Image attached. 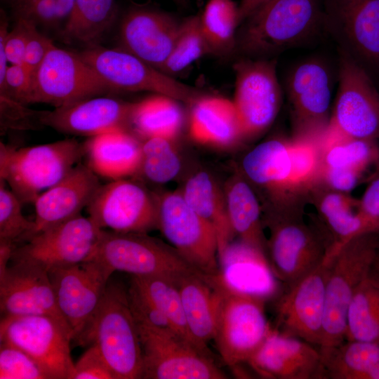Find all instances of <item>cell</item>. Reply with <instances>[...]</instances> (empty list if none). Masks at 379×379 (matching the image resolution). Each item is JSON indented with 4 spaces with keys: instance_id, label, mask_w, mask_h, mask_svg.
Returning <instances> with one entry per match:
<instances>
[{
    "instance_id": "obj_55",
    "label": "cell",
    "mask_w": 379,
    "mask_h": 379,
    "mask_svg": "<svg viewBox=\"0 0 379 379\" xmlns=\"http://www.w3.org/2000/svg\"><path fill=\"white\" fill-rule=\"evenodd\" d=\"M373 268L376 272H379V244H378L377 254H376V257H375V260Z\"/></svg>"
},
{
    "instance_id": "obj_15",
    "label": "cell",
    "mask_w": 379,
    "mask_h": 379,
    "mask_svg": "<svg viewBox=\"0 0 379 379\" xmlns=\"http://www.w3.org/2000/svg\"><path fill=\"white\" fill-rule=\"evenodd\" d=\"M293 137L318 142L331 122L332 77L319 59L306 60L295 66L286 80Z\"/></svg>"
},
{
    "instance_id": "obj_31",
    "label": "cell",
    "mask_w": 379,
    "mask_h": 379,
    "mask_svg": "<svg viewBox=\"0 0 379 379\" xmlns=\"http://www.w3.org/2000/svg\"><path fill=\"white\" fill-rule=\"evenodd\" d=\"M191 105L188 132L194 142L204 145L227 147L244 139L232 100L202 95Z\"/></svg>"
},
{
    "instance_id": "obj_21",
    "label": "cell",
    "mask_w": 379,
    "mask_h": 379,
    "mask_svg": "<svg viewBox=\"0 0 379 379\" xmlns=\"http://www.w3.org/2000/svg\"><path fill=\"white\" fill-rule=\"evenodd\" d=\"M329 264L330 260H324L288 286L277 304L274 328L277 331L301 339L319 348L323 333L325 291Z\"/></svg>"
},
{
    "instance_id": "obj_10",
    "label": "cell",
    "mask_w": 379,
    "mask_h": 379,
    "mask_svg": "<svg viewBox=\"0 0 379 379\" xmlns=\"http://www.w3.org/2000/svg\"><path fill=\"white\" fill-rule=\"evenodd\" d=\"M142 355V379H225L212 357L173 331L136 321Z\"/></svg>"
},
{
    "instance_id": "obj_47",
    "label": "cell",
    "mask_w": 379,
    "mask_h": 379,
    "mask_svg": "<svg viewBox=\"0 0 379 379\" xmlns=\"http://www.w3.org/2000/svg\"><path fill=\"white\" fill-rule=\"evenodd\" d=\"M127 291L130 307L136 321L174 331L165 315L132 278Z\"/></svg>"
},
{
    "instance_id": "obj_37",
    "label": "cell",
    "mask_w": 379,
    "mask_h": 379,
    "mask_svg": "<svg viewBox=\"0 0 379 379\" xmlns=\"http://www.w3.org/2000/svg\"><path fill=\"white\" fill-rule=\"evenodd\" d=\"M346 340L379 344V274L373 268L361 282L350 302Z\"/></svg>"
},
{
    "instance_id": "obj_17",
    "label": "cell",
    "mask_w": 379,
    "mask_h": 379,
    "mask_svg": "<svg viewBox=\"0 0 379 379\" xmlns=\"http://www.w3.org/2000/svg\"><path fill=\"white\" fill-rule=\"evenodd\" d=\"M48 273L58 310L69 328L72 340L80 345L113 273L93 260L54 268Z\"/></svg>"
},
{
    "instance_id": "obj_14",
    "label": "cell",
    "mask_w": 379,
    "mask_h": 379,
    "mask_svg": "<svg viewBox=\"0 0 379 379\" xmlns=\"http://www.w3.org/2000/svg\"><path fill=\"white\" fill-rule=\"evenodd\" d=\"M0 340L22 350L52 379H73L71 332L58 319L46 315L1 317Z\"/></svg>"
},
{
    "instance_id": "obj_32",
    "label": "cell",
    "mask_w": 379,
    "mask_h": 379,
    "mask_svg": "<svg viewBox=\"0 0 379 379\" xmlns=\"http://www.w3.org/2000/svg\"><path fill=\"white\" fill-rule=\"evenodd\" d=\"M224 192L234 234L265 255L262 207L255 190L243 175H235L227 181Z\"/></svg>"
},
{
    "instance_id": "obj_54",
    "label": "cell",
    "mask_w": 379,
    "mask_h": 379,
    "mask_svg": "<svg viewBox=\"0 0 379 379\" xmlns=\"http://www.w3.org/2000/svg\"><path fill=\"white\" fill-rule=\"evenodd\" d=\"M363 379H379V361L365 375Z\"/></svg>"
},
{
    "instance_id": "obj_13",
    "label": "cell",
    "mask_w": 379,
    "mask_h": 379,
    "mask_svg": "<svg viewBox=\"0 0 379 379\" xmlns=\"http://www.w3.org/2000/svg\"><path fill=\"white\" fill-rule=\"evenodd\" d=\"M213 277L222 295L213 340L222 360L234 368L247 363L273 328L266 318V300L232 293L223 287L215 276Z\"/></svg>"
},
{
    "instance_id": "obj_48",
    "label": "cell",
    "mask_w": 379,
    "mask_h": 379,
    "mask_svg": "<svg viewBox=\"0 0 379 379\" xmlns=\"http://www.w3.org/2000/svg\"><path fill=\"white\" fill-rule=\"evenodd\" d=\"M34 91V72L24 64L8 65L0 95L27 105L32 104Z\"/></svg>"
},
{
    "instance_id": "obj_26",
    "label": "cell",
    "mask_w": 379,
    "mask_h": 379,
    "mask_svg": "<svg viewBox=\"0 0 379 379\" xmlns=\"http://www.w3.org/2000/svg\"><path fill=\"white\" fill-rule=\"evenodd\" d=\"M101 185L98 175L87 165L77 164L35 199L34 234L80 215Z\"/></svg>"
},
{
    "instance_id": "obj_45",
    "label": "cell",
    "mask_w": 379,
    "mask_h": 379,
    "mask_svg": "<svg viewBox=\"0 0 379 379\" xmlns=\"http://www.w3.org/2000/svg\"><path fill=\"white\" fill-rule=\"evenodd\" d=\"M0 379H52L31 356L19 347L0 340Z\"/></svg>"
},
{
    "instance_id": "obj_22",
    "label": "cell",
    "mask_w": 379,
    "mask_h": 379,
    "mask_svg": "<svg viewBox=\"0 0 379 379\" xmlns=\"http://www.w3.org/2000/svg\"><path fill=\"white\" fill-rule=\"evenodd\" d=\"M0 310L1 317L49 316L69 328L57 306L48 272L32 264L10 261L0 272Z\"/></svg>"
},
{
    "instance_id": "obj_53",
    "label": "cell",
    "mask_w": 379,
    "mask_h": 379,
    "mask_svg": "<svg viewBox=\"0 0 379 379\" xmlns=\"http://www.w3.org/2000/svg\"><path fill=\"white\" fill-rule=\"evenodd\" d=\"M267 0H241L239 5L240 23Z\"/></svg>"
},
{
    "instance_id": "obj_51",
    "label": "cell",
    "mask_w": 379,
    "mask_h": 379,
    "mask_svg": "<svg viewBox=\"0 0 379 379\" xmlns=\"http://www.w3.org/2000/svg\"><path fill=\"white\" fill-rule=\"evenodd\" d=\"M25 20L27 25V40L24 65L35 73L54 44L49 38L38 30L34 23Z\"/></svg>"
},
{
    "instance_id": "obj_44",
    "label": "cell",
    "mask_w": 379,
    "mask_h": 379,
    "mask_svg": "<svg viewBox=\"0 0 379 379\" xmlns=\"http://www.w3.org/2000/svg\"><path fill=\"white\" fill-rule=\"evenodd\" d=\"M10 2L16 18L46 27L66 22L73 4L65 0H10Z\"/></svg>"
},
{
    "instance_id": "obj_20",
    "label": "cell",
    "mask_w": 379,
    "mask_h": 379,
    "mask_svg": "<svg viewBox=\"0 0 379 379\" xmlns=\"http://www.w3.org/2000/svg\"><path fill=\"white\" fill-rule=\"evenodd\" d=\"M86 210L88 217L102 230L148 233L157 229L156 195L126 178L102 185Z\"/></svg>"
},
{
    "instance_id": "obj_27",
    "label": "cell",
    "mask_w": 379,
    "mask_h": 379,
    "mask_svg": "<svg viewBox=\"0 0 379 379\" xmlns=\"http://www.w3.org/2000/svg\"><path fill=\"white\" fill-rule=\"evenodd\" d=\"M307 203L317 213L315 220L328 241L325 258H333L347 242L361 234L378 232L358 211V199L350 193L316 184L310 191Z\"/></svg>"
},
{
    "instance_id": "obj_58",
    "label": "cell",
    "mask_w": 379,
    "mask_h": 379,
    "mask_svg": "<svg viewBox=\"0 0 379 379\" xmlns=\"http://www.w3.org/2000/svg\"><path fill=\"white\" fill-rule=\"evenodd\" d=\"M379 274V272H378Z\"/></svg>"
},
{
    "instance_id": "obj_38",
    "label": "cell",
    "mask_w": 379,
    "mask_h": 379,
    "mask_svg": "<svg viewBox=\"0 0 379 379\" xmlns=\"http://www.w3.org/2000/svg\"><path fill=\"white\" fill-rule=\"evenodd\" d=\"M321 359L324 379H363L379 361V344L345 340Z\"/></svg>"
},
{
    "instance_id": "obj_42",
    "label": "cell",
    "mask_w": 379,
    "mask_h": 379,
    "mask_svg": "<svg viewBox=\"0 0 379 379\" xmlns=\"http://www.w3.org/2000/svg\"><path fill=\"white\" fill-rule=\"evenodd\" d=\"M172 141L162 137L142 140L141 163L138 174L154 183L167 182L175 178L180 170V161Z\"/></svg>"
},
{
    "instance_id": "obj_43",
    "label": "cell",
    "mask_w": 379,
    "mask_h": 379,
    "mask_svg": "<svg viewBox=\"0 0 379 379\" xmlns=\"http://www.w3.org/2000/svg\"><path fill=\"white\" fill-rule=\"evenodd\" d=\"M5 184L0 179V243L15 246L34 234L36 224L23 215L22 203Z\"/></svg>"
},
{
    "instance_id": "obj_28",
    "label": "cell",
    "mask_w": 379,
    "mask_h": 379,
    "mask_svg": "<svg viewBox=\"0 0 379 379\" xmlns=\"http://www.w3.org/2000/svg\"><path fill=\"white\" fill-rule=\"evenodd\" d=\"M218 262L219 270L214 276L228 291L265 300L273 294L274 276L261 251L240 240L232 241Z\"/></svg>"
},
{
    "instance_id": "obj_3",
    "label": "cell",
    "mask_w": 379,
    "mask_h": 379,
    "mask_svg": "<svg viewBox=\"0 0 379 379\" xmlns=\"http://www.w3.org/2000/svg\"><path fill=\"white\" fill-rule=\"evenodd\" d=\"M379 232L357 236L331 259L325 291L321 358L346 340L347 317L352 299L375 260Z\"/></svg>"
},
{
    "instance_id": "obj_52",
    "label": "cell",
    "mask_w": 379,
    "mask_h": 379,
    "mask_svg": "<svg viewBox=\"0 0 379 379\" xmlns=\"http://www.w3.org/2000/svg\"><path fill=\"white\" fill-rule=\"evenodd\" d=\"M358 211L379 232V169L358 199Z\"/></svg>"
},
{
    "instance_id": "obj_4",
    "label": "cell",
    "mask_w": 379,
    "mask_h": 379,
    "mask_svg": "<svg viewBox=\"0 0 379 379\" xmlns=\"http://www.w3.org/2000/svg\"><path fill=\"white\" fill-rule=\"evenodd\" d=\"M94 343L116 379H141L142 355L128 291L108 283L101 303L80 345Z\"/></svg>"
},
{
    "instance_id": "obj_6",
    "label": "cell",
    "mask_w": 379,
    "mask_h": 379,
    "mask_svg": "<svg viewBox=\"0 0 379 379\" xmlns=\"http://www.w3.org/2000/svg\"><path fill=\"white\" fill-rule=\"evenodd\" d=\"M91 260L100 262L112 273L124 272L136 277L173 278L187 272H199L171 245L147 233L102 230Z\"/></svg>"
},
{
    "instance_id": "obj_16",
    "label": "cell",
    "mask_w": 379,
    "mask_h": 379,
    "mask_svg": "<svg viewBox=\"0 0 379 379\" xmlns=\"http://www.w3.org/2000/svg\"><path fill=\"white\" fill-rule=\"evenodd\" d=\"M102 229L81 214L36 233L13 248L10 261L49 270L90 260Z\"/></svg>"
},
{
    "instance_id": "obj_41",
    "label": "cell",
    "mask_w": 379,
    "mask_h": 379,
    "mask_svg": "<svg viewBox=\"0 0 379 379\" xmlns=\"http://www.w3.org/2000/svg\"><path fill=\"white\" fill-rule=\"evenodd\" d=\"M207 54H211V50L201 29L200 16L188 17L180 22L171 52L161 71L173 77Z\"/></svg>"
},
{
    "instance_id": "obj_34",
    "label": "cell",
    "mask_w": 379,
    "mask_h": 379,
    "mask_svg": "<svg viewBox=\"0 0 379 379\" xmlns=\"http://www.w3.org/2000/svg\"><path fill=\"white\" fill-rule=\"evenodd\" d=\"M179 100L155 94L133 102L128 121V131L144 140L162 137L173 140L180 133L184 120Z\"/></svg>"
},
{
    "instance_id": "obj_49",
    "label": "cell",
    "mask_w": 379,
    "mask_h": 379,
    "mask_svg": "<svg viewBox=\"0 0 379 379\" xmlns=\"http://www.w3.org/2000/svg\"><path fill=\"white\" fill-rule=\"evenodd\" d=\"M27 40V21L16 18L13 28L8 31L5 13L1 11L0 25V43L3 44L7 60L11 65L24 64Z\"/></svg>"
},
{
    "instance_id": "obj_8",
    "label": "cell",
    "mask_w": 379,
    "mask_h": 379,
    "mask_svg": "<svg viewBox=\"0 0 379 379\" xmlns=\"http://www.w3.org/2000/svg\"><path fill=\"white\" fill-rule=\"evenodd\" d=\"M323 29L374 81L379 78V0H322Z\"/></svg>"
},
{
    "instance_id": "obj_24",
    "label": "cell",
    "mask_w": 379,
    "mask_h": 379,
    "mask_svg": "<svg viewBox=\"0 0 379 379\" xmlns=\"http://www.w3.org/2000/svg\"><path fill=\"white\" fill-rule=\"evenodd\" d=\"M247 363L263 378L324 379L319 348L274 328Z\"/></svg>"
},
{
    "instance_id": "obj_35",
    "label": "cell",
    "mask_w": 379,
    "mask_h": 379,
    "mask_svg": "<svg viewBox=\"0 0 379 379\" xmlns=\"http://www.w3.org/2000/svg\"><path fill=\"white\" fill-rule=\"evenodd\" d=\"M318 145L319 168H350L365 173L379 163L378 142L346 136L331 124Z\"/></svg>"
},
{
    "instance_id": "obj_57",
    "label": "cell",
    "mask_w": 379,
    "mask_h": 379,
    "mask_svg": "<svg viewBox=\"0 0 379 379\" xmlns=\"http://www.w3.org/2000/svg\"><path fill=\"white\" fill-rule=\"evenodd\" d=\"M178 1H183V0H178Z\"/></svg>"
},
{
    "instance_id": "obj_2",
    "label": "cell",
    "mask_w": 379,
    "mask_h": 379,
    "mask_svg": "<svg viewBox=\"0 0 379 379\" xmlns=\"http://www.w3.org/2000/svg\"><path fill=\"white\" fill-rule=\"evenodd\" d=\"M304 209L263 211L269 230L265 255L276 279L287 286L319 265L328 251V241L315 220L305 219Z\"/></svg>"
},
{
    "instance_id": "obj_11",
    "label": "cell",
    "mask_w": 379,
    "mask_h": 379,
    "mask_svg": "<svg viewBox=\"0 0 379 379\" xmlns=\"http://www.w3.org/2000/svg\"><path fill=\"white\" fill-rule=\"evenodd\" d=\"M235 74L232 102L244 139L263 133L275 120L282 101V91L274 58L241 57L233 66Z\"/></svg>"
},
{
    "instance_id": "obj_12",
    "label": "cell",
    "mask_w": 379,
    "mask_h": 379,
    "mask_svg": "<svg viewBox=\"0 0 379 379\" xmlns=\"http://www.w3.org/2000/svg\"><path fill=\"white\" fill-rule=\"evenodd\" d=\"M157 229L193 267L207 275L219 270L214 229L186 202L181 192L156 195Z\"/></svg>"
},
{
    "instance_id": "obj_40",
    "label": "cell",
    "mask_w": 379,
    "mask_h": 379,
    "mask_svg": "<svg viewBox=\"0 0 379 379\" xmlns=\"http://www.w3.org/2000/svg\"><path fill=\"white\" fill-rule=\"evenodd\" d=\"M131 278L149 296L167 318L173 330L199 351L211 356L192 335L186 320L178 289L172 277L164 276L136 277Z\"/></svg>"
},
{
    "instance_id": "obj_50",
    "label": "cell",
    "mask_w": 379,
    "mask_h": 379,
    "mask_svg": "<svg viewBox=\"0 0 379 379\" xmlns=\"http://www.w3.org/2000/svg\"><path fill=\"white\" fill-rule=\"evenodd\" d=\"M73 379H116L97 346L92 343L74 363Z\"/></svg>"
},
{
    "instance_id": "obj_1",
    "label": "cell",
    "mask_w": 379,
    "mask_h": 379,
    "mask_svg": "<svg viewBox=\"0 0 379 379\" xmlns=\"http://www.w3.org/2000/svg\"><path fill=\"white\" fill-rule=\"evenodd\" d=\"M243 22L236 52L270 58L324 32L322 0H267Z\"/></svg>"
},
{
    "instance_id": "obj_23",
    "label": "cell",
    "mask_w": 379,
    "mask_h": 379,
    "mask_svg": "<svg viewBox=\"0 0 379 379\" xmlns=\"http://www.w3.org/2000/svg\"><path fill=\"white\" fill-rule=\"evenodd\" d=\"M180 23L166 12L133 7L120 25L121 48L161 70L171 52Z\"/></svg>"
},
{
    "instance_id": "obj_30",
    "label": "cell",
    "mask_w": 379,
    "mask_h": 379,
    "mask_svg": "<svg viewBox=\"0 0 379 379\" xmlns=\"http://www.w3.org/2000/svg\"><path fill=\"white\" fill-rule=\"evenodd\" d=\"M85 164L97 175L112 180L138 174L142 140L126 131L90 137L83 144Z\"/></svg>"
},
{
    "instance_id": "obj_25",
    "label": "cell",
    "mask_w": 379,
    "mask_h": 379,
    "mask_svg": "<svg viewBox=\"0 0 379 379\" xmlns=\"http://www.w3.org/2000/svg\"><path fill=\"white\" fill-rule=\"evenodd\" d=\"M132 105L133 102L114 98L93 97L43 111L41 122L44 126L62 133L88 138L111 131H128Z\"/></svg>"
},
{
    "instance_id": "obj_19",
    "label": "cell",
    "mask_w": 379,
    "mask_h": 379,
    "mask_svg": "<svg viewBox=\"0 0 379 379\" xmlns=\"http://www.w3.org/2000/svg\"><path fill=\"white\" fill-rule=\"evenodd\" d=\"M108 89L79 53L54 45L34 73L32 103L60 107L93 98Z\"/></svg>"
},
{
    "instance_id": "obj_46",
    "label": "cell",
    "mask_w": 379,
    "mask_h": 379,
    "mask_svg": "<svg viewBox=\"0 0 379 379\" xmlns=\"http://www.w3.org/2000/svg\"><path fill=\"white\" fill-rule=\"evenodd\" d=\"M43 111L29 109L27 105L0 95V120L1 133L8 130H31L44 126Z\"/></svg>"
},
{
    "instance_id": "obj_7",
    "label": "cell",
    "mask_w": 379,
    "mask_h": 379,
    "mask_svg": "<svg viewBox=\"0 0 379 379\" xmlns=\"http://www.w3.org/2000/svg\"><path fill=\"white\" fill-rule=\"evenodd\" d=\"M242 175L263 193L262 211L305 208L309 190L293 163L291 139L272 138L250 150L241 161Z\"/></svg>"
},
{
    "instance_id": "obj_9",
    "label": "cell",
    "mask_w": 379,
    "mask_h": 379,
    "mask_svg": "<svg viewBox=\"0 0 379 379\" xmlns=\"http://www.w3.org/2000/svg\"><path fill=\"white\" fill-rule=\"evenodd\" d=\"M78 53L109 89L149 91L190 105L203 95L122 48L94 45Z\"/></svg>"
},
{
    "instance_id": "obj_36",
    "label": "cell",
    "mask_w": 379,
    "mask_h": 379,
    "mask_svg": "<svg viewBox=\"0 0 379 379\" xmlns=\"http://www.w3.org/2000/svg\"><path fill=\"white\" fill-rule=\"evenodd\" d=\"M118 15L115 0H74L61 35L67 41L97 45Z\"/></svg>"
},
{
    "instance_id": "obj_29",
    "label": "cell",
    "mask_w": 379,
    "mask_h": 379,
    "mask_svg": "<svg viewBox=\"0 0 379 379\" xmlns=\"http://www.w3.org/2000/svg\"><path fill=\"white\" fill-rule=\"evenodd\" d=\"M177 286L190 331L196 341L210 351L222 301V291L213 275L187 272L171 278Z\"/></svg>"
},
{
    "instance_id": "obj_5",
    "label": "cell",
    "mask_w": 379,
    "mask_h": 379,
    "mask_svg": "<svg viewBox=\"0 0 379 379\" xmlns=\"http://www.w3.org/2000/svg\"><path fill=\"white\" fill-rule=\"evenodd\" d=\"M83 157V145L74 139L19 148L1 142L0 179L8 185L22 204L34 203Z\"/></svg>"
},
{
    "instance_id": "obj_33",
    "label": "cell",
    "mask_w": 379,
    "mask_h": 379,
    "mask_svg": "<svg viewBox=\"0 0 379 379\" xmlns=\"http://www.w3.org/2000/svg\"><path fill=\"white\" fill-rule=\"evenodd\" d=\"M181 192L188 205L214 229L219 258L235 235L230 224L224 190L211 175L199 171L187 180Z\"/></svg>"
},
{
    "instance_id": "obj_39",
    "label": "cell",
    "mask_w": 379,
    "mask_h": 379,
    "mask_svg": "<svg viewBox=\"0 0 379 379\" xmlns=\"http://www.w3.org/2000/svg\"><path fill=\"white\" fill-rule=\"evenodd\" d=\"M211 54L227 56L236 52L239 6L232 0H208L200 16Z\"/></svg>"
},
{
    "instance_id": "obj_56",
    "label": "cell",
    "mask_w": 379,
    "mask_h": 379,
    "mask_svg": "<svg viewBox=\"0 0 379 379\" xmlns=\"http://www.w3.org/2000/svg\"><path fill=\"white\" fill-rule=\"evenodd\" d=\"M65 1H68L74 2V0H65Z\"/></svg>"
},
{
    "instance_id": "obj_18",
    "label": "cell",
    "mask_w": 379,
    "mask_h": 379,
    "mask_svg": "<svg viewBox=\"0 0 379 379\" xmlns=\"http://www.w3.org/2000/svg\"><path fill=\"white\" fill-rule=\"evenodd\" d=\"M330 124L346 136L379 142V91L368 74L340 51Z\"/></svg>"
}]
</instances>
